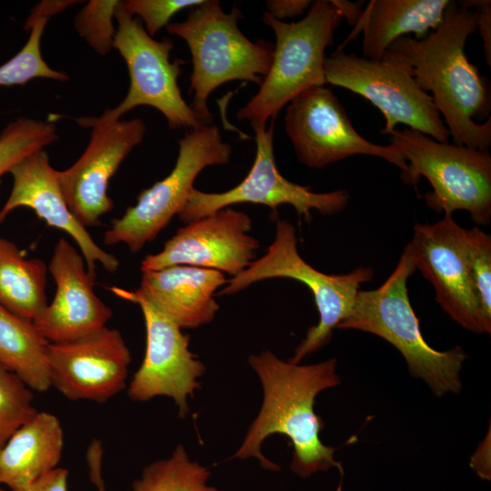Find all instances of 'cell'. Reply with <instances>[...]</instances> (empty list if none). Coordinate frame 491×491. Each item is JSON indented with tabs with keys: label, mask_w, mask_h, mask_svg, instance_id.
<instances>
[{
	"label": "cell",
	"mask_w": 491,
	"mask_h": 491,
	"mask_svg": "<svg viewBox=\"0 0 491 491\" xmlns=\"http://www.w3.org/2000/svg\"><path fill=\"white\" fill-rule=\"evenodd\" d=\"M264 391L262 406L232 458H256L261 466L278 471L280 466L261 452L266 438L280 434L289 438L294 451L291 470L301 477L336 468L343 477L344 469L336 460L334 447L320 439L322 418L315 412L316 396L341 382L337 362L330 358L313 365L293 364L279 359L269 350L248 357Z\"/></svg>",
	"instance_id": "1"
},
{
	"label": "cell",
	"mask_w": 491,
	"mask_h": 491,
	"mask_svg": "<svg viewBox=\"0 0 491 491\" xmlns=\"http://www.w3.org/2000/svg\"><path fill=\"white\" fill-rule=\"evenodd\" d=\"M476 30L475 10L451 1L435 30L422 39L402 36L388 50L404 55L417 85L431 93L453 144L488 151L490 92L465 50Z\"/></svg>",
	"instance_id": "2"
},
{
	"label": "cell",
	"mask_w": 491,
	"mask_h": 491,
	"mask_svg": "<svg viewBox=\"0 0 491 491\" xmlns=\"http://www.w3.org/2000/svg\"><path fill=\"white\" fill-rule=\"evenodd\" d=\"M416 270L406 246L380 286L359 290L351 312L336 329H355L383 338L401 353L410 375L422 379L436 396L459 394L467 355L460 346L436 350L423 337L407 289V280Z\"/></svg>",
	"instance_id": "3"
},
{
	"label": "cell",
	"mask_w": 491,
	"mask_h": 491,
	"mask_svg": "<svg viewBox=\"0 0 491 491\" xmlns=\"http://www.w3.org/2000/svg\"><path fill=\"white\" fill-rule=\"evenodd\" d=\"M242 17L235 5L225 13L219 1L204 0L189 9L185 21L166 25L167 32L182 38L189 48L190 106L205 125L212 122L207 99L217 87L235 80L260 85L270 68L274 45L249 40L238 27Z\"/></svg>",
	"instance_id": "4"
},
{
	"label": "cell",
	"mask_w": 491,
	"mask_h": 491,
	"mask_svg": "<svg viewBox=\"0 0 491 491\" xmlns=\"http://www.w3.org/2000/svg\"><path fill=\"white\" fill-rule=\"evenodd\" d=\"M263 22L276 36L270 68L257 93L236 112L250 125H266L301 92L326 85V50L334 43L343 17L327 0L312 3L306 15L286 23L264 13Z\"/></svg>",
	"instance_id": "5"
},
{
	"label": "cell",
	"mask_w": 491,
	"mask_h": 491,
	"mask_svg": "<svg viewBox=\"0 0 491 491\" xmlns=\"http://www.w3.org/2000/svg\"><path fill=\"white\" fill-rule=\"evenodd\" d=\"M373 276V269L368 266H359L345 275H328L316 270L300 256L294 225L280 220L266 254L228 279L218 295H233L271 278H290L303 283L314 296L319 320L307 329L289 359L293 364H299L309 354L329 343L334 329L351 312L361 285L371 281Z\"/></svg>",
	"instance_id": "6"
},
{
	"label": "cell",
	"mask_w": 491,
	"mask_h": 491,
	"mask_svg": "<svg viewBox=\"0 0 491 491\" xmlns=\"http://www.w3.org/2000/svg\"><path fill=\"white\" fill-rule=\"evenodd\" d=\"M406 161L400 177L416 185L425 177L433 187L424 197L427 206L452 215L464 210L474 223L491 222V155L488 151L441 143L410 128H396L389 135Z\"/></svg>",
	"instance_id": "7"
},
{
	"label": "cell",
	"mask_w": 491,
	"mask_h": 491,
	"mask_svg": "<svg viewBox=\"0 0 491 491\" xmlns=\"http://www.w3.org/2000/svg\"><path fill=\"white\" fill-rule=\"evenodd\" d=\"M326 84L346 88L368 100L383 114L389 135L399 124L441 143L450 135L432 97L416 83L412 66L399 53L387 50L374 61L337 48L324 63Z\"/></svg>",
	"instance_id": "8"
},
{
	"label": "cell",
	"mask_w": 491,
	"mask_h": 491,
	"mask_svg": "<svg viewBox=\"0 0 491 491\" xmlns=\"http://www.w3.org/2000/svg\"><path fill=\"white\" fill-rule=\"evenodd\" d=\"M118 26L113 47L123 56L128 68L130 85L125 99L115 108L98 117L79 118L84 127L118 121L122 115L139 105L152 106L165 117L171 129L201 127L202 123L184 99L178 86L181 59L170 60L174 42L150 36L138 19L134 18L120 1L115 9Z\"/></svg>",
	"instance_id": "9"
},
{
	"label": "cell",
	"mask_w": 491,
	"mask_h": 491,
	"mask_svg": "<svg viewBox=\"0 0 491 491\" xmlns=\"http://www.w3.org/2000/svg\"><path fill=\"white\" fill-rule=\"evenodd\" d=\"M178 145L173 170L142 191L136 204L112 221L104 234L105 245L123 243L131 253H137L178 215L194 188L195 178L205 167L230 162L232 146L223 140L218 126L212 124L188 130Z\"/></svg>",
	"instance_id": "10"
},
{
	"label": "cell",
	"mask_w": 491,
	"mask_h": 491,
	"mask_svg": "<svg viewBox=\"0 0 491 491\" xmlns=\"http://www.w3.org/2000/svg\"><path fill=\"white\" fill-rule=\"evenodd\" d=\"M252 128L256 153L247 175L235 187L221 193H206L194 187L178 214L179 220L188 224L242 203L267 206L276 215L280 205H290L307 222L311 220L312 210L331 215L346 207L350 199L346 190L316 193L310 186L292 183L280 174L274 154V121L268 127L252 125Z\"/></svg>",
	"instance_id": "11"
},
{
	"label": "cell",
	"mask_w": 491,
	"mask_h": 491,
	"mask_svg": "<svg viewBox=\"0 0 491 491\" xmlns=\"http://www.w3.org/2000/svg\"><path fill=\"white\" fill-rule=\"evenodd\" d=\"M285 129L297 161L310 168H323L357 155L383 158L402 171L406 161L395 145H377L362 136L331 89L308 88L286 107Z\"/></svg>",
	"instance_id": "12"
},
{
	"label": "cell",
	"mask_w": 491,
	"mask_h": 491,
	"mask_svg": "<svg viewBox=\"0 0 491 491\" xmlns=\"http://www.w3.org/2000/svg\"><path fill=\"white\" fill-rule=\"evenodd\" d=\"M117 296L137 304L145 325V352L143 362L127 388L133 401L145 402L158 396L171 397L179 417L189 413V397L200 388L198 378L205 366L189 349L190 336L134 291L109 288Z\"/></svg>",
	"instance_id": "13"
},
{
	"label": "cell",
	"mask_w": 491,
	"mask_h": 491,
	"mask_svg": "<svg viewBox=\"0 0 491 491\" xmlns=\"http://www.w3.org/2000/svg\"><path fill=\"white\" fill-rule=\"evenodd\" d=\"M251 228L247 214L225 207L177 229L160 252L144 258L141 271L185 265L234 277L256 259L260 244L248 234Z\"/></svg>",
	"instance_id": "14"
},
{
	"label": "cell",
	"mask_w": 491,
	"mask_h": 491,
	"mask_svg": "<svg viewBox=\"0 0 491 491\" xmlns=\"http://www.w3.org/2000/svg\"><path fill=\"white\" fill-rule=\"evenodd\" d=\"M46 356L51 386L68 400L104 403L126 387L131 354L117 329L48 343Z\"/></svg>",
	"instance_id": "15"
},
{
	"label": "cell",
	"mask_w": 491,
	"mask_h": 491,
	"mask_svg": "<svg viewBox=\"0 0 491 491\" xmlns=\"http://www.w3.org/2000/svg\"><path fill=\"white\" fill-rule=\"evenodd\" d=\"M416 269L434 286L436 301L465 329L483 334L481 315L464 246V228L452 215L416 224L406 246Z\"/></svg>",
	"instance_id": "16"
},
{
	"label": "cell",
	"mask_w": 491,
	"mask_h": 491,
	"mask_svg": "<svg viewBox=\"0 0 491 491\" xmlns=\"http://www.w3.org/2000/svg\"><path fill=\"white\" fill-rule=\"evenodd\" d=\"M91 138L79 159L69 168L57 171L65 201L84 225L100 224L114 207L107 195L109 180L135 146L142 143L145 125L140 118L93 125Z\"/></svg>",
	"instance_id": "17"
},
{
	"label": "cell",
	"mask_w": 491,
	"mask_h": 491,
	"mask_svg": "<svg viewBox=\"0 0 491 491\" xmlns=\"http://www.w3.org/2000/svg\"><path fill=\"white\" fill-rule=\"evenodd\" d=\"M48 269L56 292L33 321L48 343L74 341L106 326L113 312L94 292L96 276L66 239L57 241Z\"/></svg>",
	"instance_id": "18"
},
{
	"label": "cell",
	"mask_w": 491,
	"mask_h": 491,
	"mask_svg": "<svg viewBox=\"0 0 491 491\" xmlns=\"http://www.w3.org/2000/svg\"><path fill=\"white\" fill-rule=\"evenodd\" d=\"M9 173L13 175L14 184L9 197L0 210V225L14 209L23 206L31 208L47 225L65 231L75 241L89 274L96 276V263L110 273L117 270L118 259L102 249L70 212L61 191L57 170L52 167L45 151L40 150L26 156Z\"/></svg>",
	"instance_id": "19"
},
{
	"label": "cell",
	"mask_w": 491,
	"mask_h": 491,
	"mask_svg": "<svg viewBox=\"0 0 491 491\" xmlns=\"http://www.w3.org/2000/svg\"><path fill=\"white\" fill-rule=\"evenodd\" d=\"M142 273L134 293L181 329L214 320L219 310L215 294L228 280L220 271L185 265Z\"/></svg>",
	"instance_id": "20"
},
{
	"label": "cell",
	"mask_w": 491,
	"mask_h": 491,
	"mask_svg": "<svg viewBox=\"0 0 491 491\" xmlns=\"http://www.w3.org/2000/svg\"><path fill=\"white\" fill-rule=\"evenodd\" d=\"M449 0H372L346 41L363 32L364 57L380 61L396 39H422L442 22Z\"/></svg>",
	"instance_id": "21"
},
{
	"label": "cell",
	"mask_w": 491,
	"mask_h": 491,
	"mask_svg": "<svg viewBox=\"0 0 491 491\" xmlns=\"http://www.w3.org/2000/svg\"><path fill=\"white\" fill-rule=\"evenodd\" d=\"M64 450V431L58 417L37 412L0 448V484L24 491L55 469Z\"/></svg>",
	"instance_id": "22"
},
{
	"label": "cell",
	"mask_w": 491,
	"mask_h": 491,
	"mask_svg": "<svg viewBox=\"0 0 491 491\" xmlns=\"http://www.w3.org/2000/svg\"><path fill=\"white\" fill-rule=\"evenodd\" d=\"M47 345L33 321L0 305V365L36 392L51 387Z\"/></svg>",
	"instance_id": "23"
},
{
	"label": "cell",
	"mask_w": 491,
	"mask_h": 491,
	"mask_svg": "<svg viewBox=\"0 0 491 491\" xmlns=\"http://www.w3.org/2000/svg\"><path fill=\"white\" fill-rule=\"evenodd\" d=\"M46 266L28 259L11 241L0 237V305L31 321L45 308Z\"/></svg>",
	"instance_id": "24"
},
{
	"label": "cell",
	"mask_w": 491,
	"mask_h": 491,
	"mask_svg": "<svg viewBox=\"0 0 491 491\" xmlns=\"http://www.w3.org/2000/svg\"><path fill=\"white\" fill-rule=\"evenodd\" d=\"M210 471L191 461L182 445L171 456L144 467L132 486L133 491H221L207 486Z\"/></svg>",
	"instance_id": "25"
},
{
	"label": "cell",
	"mask_w": 491,
	"mask_h": 491,
	"mask_svg": "<svg viewBox=\"0 0 491 491\" xmlns=\"http://www.w3.org/2000/svg\"><path fill=\"white\" fill-rule=\"evenodd\" d=\"M48 21L47 17L30 15L25 28L31 29L23 48L0 66V85H25L34 78H48L65 81L68 75L52 69L41 54V38Z\"/></svg>",
	"instance_id": "26"
},
{
	"label": "cell",
	"mask_w": 491,
	"mask_h": 491,
	"mask_svg": "<svg viewBox=\"0 0 491 491\" xmlns=\"http://www.w3.org/2000/svg\"><path fill=\"white\" fill-rule=\"evenodd\" d=\"M57 138L56 125L53 122L28 118L11 122L0 135V176Z\"/></svg>",
	"instance_id": "27"
},
{
	"label": "cell",
	"mask_w": 491,
	"mask_h": 491,
	"mask_svg": "<svg viewBox=\"0 0 491 491\" xmlns=\"http://www.w3.org/2000/svg\"><path fill=\"white\" fill-rule=\"evenodd\" d=\"M464 246L478 302L484 333H491V235L474 226L464 228Z\"/></svg>",
	"instance_id": "28"
},
{
	"label": "cell",
	"mask_w": 491,
	"mask_h": 491,
	"mask_svg": "<svg viewBox=\"0 0 491 491\" xmlns=\"http://www.w3.org/2000/svg\"><path fill=\"white\" fill-rule=\"evenodd\" d=\"M15 374L0 365V448L38 412L34 395Z\"/></svg>",
	"instance_id": "29"
},
{
	"label": "cell",
	"mask_w": 491,
	"mask_h": 491,
	"mask_svg": "<svg viewBox=\"0 0 491 491\" xmlns=\"http://www.w3.org/2000/svg\"><path fill=\"white\" fill-rule=\"evenodd\" d=\"M119 1H90L75 17V27L96 52L104 55L113 47L115 31L112 16Z\"/></svg>",
	"instance_id": "30"
},
{
	"label": "cell",
	"mask_w": 491,
	"mask_h": 491,
	"mask_svg": "<svg viewBox=\"0 0 491 491\" xmlns=\"http://www.w3.org/2000/svg\"><path fill=\"white\" fill-rule=\"evenodd\" d=\"M204 0H128L122 2L131 15H138L145 31L154 36L179 11L200 5Z\"/></svg>",
	"instance_id": "31"
},
{
	"label": "cell",
	"mask_w": 491,
	"mask_h": 491,
	"mask_svg": "<svg viewBox=\"0 0 491 491\" xmlns=\"http://www.w3.org/2000/svg\"><path fill=\"white\" fill-rule=\"evenodd\" d=\"M459 3L472 8L476 14V30H479L487 65H491V2L489 0H466Z\"/></svg>",
	"instance_id": "32"
},
{
	"label": "cell",
	"mask_w": 491,
	"mask_h": 491,
	"mask_svg": "<svg viewBox=\"0 0 491 491\" xmlns=\"http://www.w3.org/2000/svg\"><path fill=\"white\" fill-rule=\"evenodd\" d=\"M310 0H268L267 13L279 21L301 15L312 5Z\"/></svg>",
	"instance_id": "33"
},
{
	"label": "cell",
	"mask_w": 491,
	"mask_h": 491,
	"mask_svg": "<svg viewBox=\"0 0 491 491\" xmlns=\"http://www.w3.org/2000/svg\"><path fill=\"white\" fill-rule=\"evenodd\" d=\"M68 471L56 467L38 478L24 491H68Z\"/></svg>",
	"instance_id": "34"
},
{
	"label": "cell",
	"mask_w": 491,
	"mask_h": 491,
	"mask_svg": "<svg viewBox=\"0 0 491 491\" xmlns=\"http://www.w3.org/2000/svg\"><path fill=\"white\" fill-rule=\"evenodd\" d=\"M86 461L89 468L90 480L96 486L97 491H105L102 477V444L97 439H93L86 451Z\"/></svg>",
	"instance_id": "35"
},
{
	"label": "cell",
	"mask_w": 491,
	"mask_h": 491,
	"mask_svg": "<svg viewBox=\"0 0 491 491\" xmlns=\"http://www.w3.org/2000/svg\"><path fill=\"white\" fill-rule=\"evenodd\" d=\"M490 436H486L472 456L470 466L485 480H490Z\"/></svg>",
	"instance_id": "36"
},
{
	"label": "cell",
	"mask_w": 491,
	"mask_h": 491,
	"mask_svg": "<svg viewBox=\"0 0 491 491\" xmlns=\"http://www.w3.org/2000/svg\"><path fill=\"white\" fill-rule=\"evenodd\" d=\"M330 2L350 25L355 27L358 24L364 12L363 1L331 0Z\"/></svg>",
	"instance_id": "37"
},
{
	"label": "cell",
	"mask_w": 491,
	"mask_h": 491,
	"mask_svg": "<svg viewBox=\"0 0 491 491\" xmlns=\"http://www.w3.org/2000/svg\"><path fill=\"white\" fill-rule=\"evenodd\" d=\"M0 491H5V490H4L3 488H0Z\"/></svg>",
	"instance_id": "38"
}]
</instances>
